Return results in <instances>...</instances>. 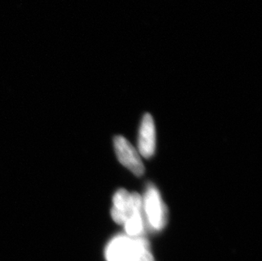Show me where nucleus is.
<instances>
[{
	"label": "nucleus",
	"mask_w": 262,
	"mask_h": 261,
	"mask_svg": "<svg viewBox=\"0 0 262 261\" xmlns=\"http://www.w3.org/2000/svg\"><path fill=\"white\" fill-rule=\"evenodd\" d=\"M143 207L149 226L156 232L163 230L167 222V209L155 185L149 184L147 187Z\"/></svg>",
	"instance_id": "obj_1"
},
{
	"label": "nucleus",
	"mask_w": 262,
	"mask_h": 261,
	"mask_svg": "<svg viewBox=\"0 0 262 261\" xmlns=\"http://www.w3.org/2000/svg\"><path fill=\"white\" fill-rule=\"evenodd\" d=\"M143 199L138 192H130L126 189L117 190L113 197V207L111 214L116 223L123 225L132 213L142 211Z\"/></svg>",
	"instance_id": "obj_2"
},
{
	"label": "nucleus",
	"mask_w": 262,
	"mask_h": 261,
	"mask_svg": "<svg viewBox=\"0 0 262 261\" xmlns=\"http://www.w3.org/2000/svg\"><path fill=\"white\" fill-rule=\"evenodd\" d=\"M139 237H130L126 235H118L113 237L105 248L104 255L106 261L136 260Z\"/></svg>",
	"instance_id": "obj_3"
},
{
	"label": "nucleus",
	"mask_w": 262,
	"mask_h": 261,
	"mask_svg": "<svg viewBox=\"0 0 262 261\" xmlns=\"http://www.w3.org/2000/svg\"><path fill=\"white\" fill-rule=\"evenodd\" d=\"M114 148L117 159L121 165L127 168L137 177L144 175V165L138 151L134 146L121 136L114 138Z\"/></svg>",
	"instance_id": "obj_4"
},
{
	"label": "nucleus",
	"mask_w": 262,
	"mask_h": 261,
	"mask_svg": "<svg viewBox=\"0 0 262 261\" xmlns=\"http://www.w3.org/2000/svg\"><path fill=\"white\" fill-rule=\"evenodd\" d=\"M156 147V125L150 114L146 113L139 129L138 148L143 157L149 159L155 155Z\"/></svg>",
	"instance_id": "obj_5"
},
{
	"label": "nucleus",
	"mask_w": 262,
	"mask_h": 261,
	"mask_svg": "<svg viewBox=\"0 0 262 261\" xmlns=\"http://www.w3.org/2000/svg\"><path fill=\"white\" fill-rule=\"evenodd\" d=\"M123 225L126 236L130 237L142 236L144 231V220H143L142 211H135L132 213Z\"/></svg>",
	"instance_id": "obj_6"
},
{
	"label": "nucleus",
	"mask_w": 262,
	"mask_h": 261,
	"mask_svg": "<svg viewBox=\"0 0 262 261\" xmlns=\"http://www.w3.org/2000/svg\"><path fill=\"white\" fill-rule=\"evenodd\" d=\"M135 261H156L151 253L148 242L143 236L139 237V252Z\"/></svg>",
	"instance_id": "obj_7"
}]
</instances>
